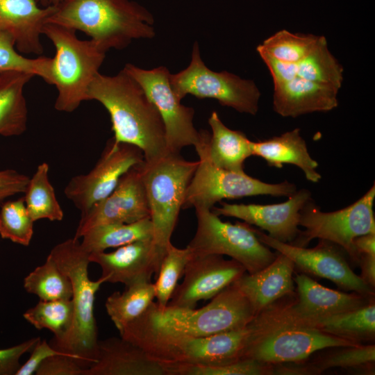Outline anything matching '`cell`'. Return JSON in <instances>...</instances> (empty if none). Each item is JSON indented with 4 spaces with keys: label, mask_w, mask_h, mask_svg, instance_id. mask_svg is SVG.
<instances>
[{
    "label": "cell",
    "mask_w": 375,
    "mask_h": 375,
    "mask_svg": "<svg viewBox=\"0 0 375 375\" xmlns=\"http://www.w3.org/2000/svg\"><path fill=\"white\" fill-rule=\"evenodd\" d=\"M144 161L140 148L128 143L115 142L112 138L94 167L87 174L73 176L64 193L81 213L83 212L109 195L127 171Z\"/></svg>",
    "instance_id": "5bb4252c"
},
{
    "label": "cell",
    "mask_w": 375,
    "mask_h": 375,
    "mask_svg": "<svg viewBox=\"0 0 375 375\" xmlns=\"http://www.w3.org/2000/svg\"><path fill=\"white\" fill-rule=\"evenodd\" d=\"M324 40V36L294 34L283 29L265 40L256 47V51L282 62L297 63L307 57Z\"/></svg>",
    "instance_id": "836d02e7"
},
{
    "label": "cell",
    "mask_w": 375,
    "mask_h": 375,
    "mask_svg": "<svg viewBox=\"0 0 375 375\" xmlns=\"http://www.w3.org/2000/svg\"><path fill=\"white\" fill-rule=\"evenodd\" d=\"M167 375H269L274 365L253 359H240L224 365H176L166 367Z\"/></svg>",
    "instance_id": "f35d334b"
},
{
    "label": "cell",
    "mask_w": 375,
    "mask_h": 375,
    "mask_svg": "<svg viewBox=\"0 0 375 375\" xmlns=\"http://www.w3.org/2000/svg\"><path fill=\"white\" fill-rule=\"evenodd\" d=\"M40 340L39 337L32 338L15 346L0 349V375H15L21 366L20 358L31 351Z\"/></svg>",
    "instance_id": "b9f144b4"
},
{
    "label": "cell",
    "mask_w": 375,
    "mask_h": 375,
    "mask_svg": "<svg viewBox=\"0 0 375 375\" xmlns=\"http://www.w3.org/2000/svg\"><path fill=\"white\" fill-rule=\"evenodd\" d=\"M208 124L212 133L207 152L211 162L226 170L244 172V162L252 156L251 141L244 133L228 128L216 111L211 113Z\"/></svg>",
    "instance_id": "4316f807"
},
{
    "label": "cell",
    "mask_w": 375,
    "mask_h": 375,
    "mask_svg": "<svg viewBox=\"0 0 375 375\" xmlns=\"http://www.w3.org/2000/svg\"><path fill=\"white\" fill-rule=\"evenodd\" d=\"M199 161H188L169 152L140 165L153 226V240L166 251L182 209L188 186Z\"/></svg>",
    "instance_id": "ba28073f"
},
{
    "label": "cell",
    "mask_w": 375,
    "mask_h": 375,
    "mask_svg": "<svg viewBox=\"0 0 375 375\" xmlns=\"http://www.w3.org/2000/svg\"><path fill=\"white\" fill-rule=\"evenodd\" d=\"M192 253L187 247L180 249L170 243L161 262L154 284L155 298L160 307L167 306L178 285V279L183 274L185 266L192 258Z\"/></svg>",
    "instance_id": "8d00e7d4"
},
{
    "label": "cell",
    "mask_w": 375,
    "mask_h": 375,
    "mask_svg": "<svg viewBox=\"0 0 375 375\" xmlns=\"http://www.w3.org/2000/svg\"><path fill=\"white\" fill-rule=\"evenodd\" d=\"M33 76L17 70L0 73V135L18 136L26 131L28 110L24 88Z\"/></svg>",
    "instance_id": "83f0119b"
},
{
    "label": "cell",
    "mask_w": 375,
    "mask_h": 375,
    "mask_svg": "<svg viewBox=\"0 0 375 375\" xmlns=\"http://www.w3.org/2000/svg\"><path fill=\"white\" fill-rule=\"evenodd\" d=\"M311 199L307 189L297 190L283 203L276 204H230L221 203L213 206L212 212L219 216L232 217L256 226L268 232V235L282 242L292 243L300 230V211Z\"/></svg>",
    "instance_id": "ac0fdd59"
},
{
    "label": "cell",
    "mask_w": 375,
    "mask_h": 375,
    "mask_svg": "<svg viewBox=\"0 0 375 375\" xmlns=\"http://www.w3.org/2000/svg\"><path fill=\"white\" fill-rule=\"evenodd\" d=\"M31 352L28 359L24 364L21 365L15 375H32L35 374L41 363L50 356L55 355H68L71 356L66 353L55 349L47 340L41 339Z\"/></svg>",
    "instance_id": "7bdbcfd3"
},
{
    "label": "cell",
    "mask_w": 375,
    "mask_h": 375,
    "mask_svg": "<svg viewBox=\"0 0 375 375\" xmlns=\"http://www.w3.org/2000/svg\"><path fill=\"white\" fill-rule=\"evenodd\" d=\"M33 223L23 197L3 202L0 209V235L3 239L28 246L33 235Z\"/></svg>",
    "instance_id": "74e56055"
},
{
    "label": "cell",
    "mask_w": 375,
    "mask_h": 375,
    "mask_svg": "<svg viewBox=\"0 0 375 375\" xmlns=\"http://www.w3.org/2000/svg\"><path fill=\"white\" fill-rule=\"evenodd\" d=\"M37 3H39L44 7L57 6L66 0H34Z\"/></svg>",
    "instance_id": "7dc6e473"
},
{
    "label": "cell",
    "mask_w": 375,
    "mask_h": 375,
    "mask_svg": "<svg viewBox=\"0 0 375 375\" xmlns=\"http://www.w3.org/2000/svg\"><path fill=\"white\" fill-rule=\"evenodd\" d=\"M74 315L71 299L43 301L28 309L24 318L38 330L48 329L53 339L62 337L69 328Z\"/></svg>",
    "instance_id": "e575fe53"
},
{
    "label": "cell",
    "mask_w": 375,
    "mask_h": 375,
    "mask_svg": "<svg viewBox=\"0 0 375 375\" xmlns=\"http://www.w3.org/2000/svg\"><path fill=\"white\" fill-rule=\"evenodd\" d=\"M141 164L127 171L109 195L81 213L75 238L80 239L97 226L132 223L150 217Z\"/></svg>",
    "instance_id": "2e32d148"
},
{
    "label": "cell",
    "mask_w": 375,
    "mask_h": 375,
    "mask_svg": "<svg viewBox=\"0 0 375 375\" xmlns=\"http://www.w3.org/2000/svg\"><path fill=\"white\" fill-rule=\"evenodd\" d=\"M359 264L361 267L360 278L374 289L375 286V255H360Z\"/></svg>",
    "instance_id": "f6af8a7d"
},
{
    "label": "cell",
    "mask_w": 375,
    "mask_h": 375,
    "mask_svg": "<svg viewBox=\"0 0 375 375\" xmlns=\"http://www.w3.org/2000/svg\"><path fill=\"white\" fill-rule=\"evenodd\" d=\"M302 317L308 324L326 334L358 344L374 340V298L364 306L346 312L321 318Z\"/></svg>",
    "instance_id": "f1b7e54d"
},
{
    "label": "cell",
    "mask_w": 375,
    "mask_h": 375,
    "mask_svg": "<svg viewBox=\"0 0 375 375\" xmlns=\"http://www.w3.org/2000/svg\"><path fill=\"white\" fill-rule=\"evenodd\" d=\"M166 251L160 249L153 238L136 240L119 247L111 252L89 255L90 262L99 265L106 281L125 286L141 279L157 276Z\"/></svg>",
    "instance_id": "d6986e66"
},
{
    "label": "cell",
    "mask_w": 375,
    "mask_h": 375,
    "mask_svg": "<svg viewBox=\"0 0 375 375\" xmlns=\"http://www.w3.org/2000/svg\"><path fill=\"white\" fill-rule=\"evenodd\" d=\"M154 284L141 279L126 286L122 292H115L106 299L105 307L118 331L140 316L153 301Z\"/></svg>",
    "instance_id": "4dcf8cb0"
},
{
    "label": "cell",
    "mask_w": 375,
    "mask_h": 375,
    "mask_svg": "<svg viewBox=\"0 0 375 375\" xmlns=\"http://www.w3.org/2000/svg\"><path fill=\"white\" fill-rule=\"evenodd\" d=\"M85 368L77 359L68 355H55L45 359L36 375H83Z\"/></svg>",
    "instance_id": "60d3db41"
},
{
    "label": "cell",
    "mask_w": 375,
    "mask_h": 375,
    "mask_svg": "<svg viewBox=\"0 0 375 375\" xmlns=\"http://www.w3.org/2000/svg\"><path fill=\"white\" fill-rule=\"evenodd\" d=\"M204 307H160L153 301L135 320L163 331L193 336H208L247 326L256 316L242 292L233 283Z\"/></svg>",
    "instance_id": "52a82bcc"
},
{
    "label": "cell",
    "mask_w": 375,
    "mask_h": 375,
    "mask_svg": "<svg viewBox=\"0 0 375 375\" xmlns=\"http://www.w3.org/2000/svg\"><path fill=\"white\" fill-rule=\"evenodd\" d=\"M295 292L269 305L248 324L240 359L273 365L295 362L324 349L358 345L308 324L292 308Z\"/></svg>",
    "instance_id": "7a4b0ae2"
},
{
    "label": "cell",
    "mask_w": 375,
    "mask_h": 375,
    "mask_svg": "<svg viewBox=\"0 0 375 375\" xmlns=\"http://www.w3.org/2000/svg\"><path fill=\"white\" fill-rule=\"evenodd\" d=\"M81 238L82 247L90 254L153 238V226L150 217L132 223L103 224L90 229Z\"/></svg>",
    "instance_id": "f546056e"
},
{
    "label": "cell",
    "mask_w": 375,
    "mask_h": 375,
    "mask_svg": "<svg viewBox=\"0 0 375 375\" xmlns=\"http://www.w3.org/2000/svg\"><path fill=\"white\" fill-rule=\"evenodd\" d=\"M268 67L273 83L283 82L299 77L334 85L339 89L343 81V68L328 49L324 40L307 57L297 63H285L265 53H258Z\"/></svg>",
    "instance_id": "d4e9b609"
},
{
    "label": "cell",
    "mask_w": 375,
    "mask_h": 375,
    "mask_svg": "<svg viewBox=\"0 0 375 375\" xmlns=\"http://www.w3.org/2000/svg\"><path fill=\"white\" fill-rule=\"evenodd\" d=\"M88 100L99 101L108 112L115 142L138 147L147 162L169 153L160 113L139 83L123 69L115 76L98 72L88 88Z\"/></svg>",
    "instance_id": "6da1fadb"
},
{
    "label": "cell",
    "mask_w": 375,
    "mask_h": 375,
    "mask_svg": "<svg viewBox=\"0 0 375 375\" xmlns=\"http://www.w3.org/2000/svg\"><path fill=\"white\" fill-rule=\"evenodd\" d=\"M339 88L299 77L274 83L273 108L283 117L327 112L338 105Z\"/></svg>",
    "instance_id": "44dd1931"
},
{
    "label": "cell",
    "mask_w": 375,
    "mask_h": 375,
    "mask_svg": "<svg viewBox=\"0 0 375 375\" xmlns=\"http://www.w3.org/2000/svg\"><path fill=\"white\" fill-rule=\"evenodd\" d=\"M340 350L329 352L313 362L301 365L304 374H319L333 367L357 368L372 365L375 361L374 344L340 347Z\"/></svg>",
    "instance_id": "d590c367"
},
{
    "label": "cell",
    "mask_w": 375,
    "mask_h": 375,
    "mask_svg": "<svg viewBox=\"0 0 375 375\" xmlns=\"http://www.w3.org/2000/svg\"><path fill=\"white\" fill-rule=\"evenodd\" d=\"M195 211L197 230L187 246L192 255H226L242 264L249 274L258 272L276 258L259 240L251 225L223 222L210 209Z\"/></svg>",
    "instance_id": "8fae6325"
},
{
    "label": "cell",
    "mask_w": 375,
    "mask_h": 375,
    "mask_svg": "<svg viewBox=\"0 0 375 375\" xmlns=\"http://www.w3.org/2000/svg\"><path fill=\"white\" fill-rule=\"evenodd\" d=\"M51 58H28L15 49V42L8 33L0 30V73L17 70L47 79Z\"/></svg>",
    "instance_id": "ab89813d"
},
{
    "label": "cell",
    "mask_w": 375,
    "mask_h": 375,
    "mask_svg": "<svg viewBox=\"0 0 375 375\" xmlns=\"http://www.w3.org/2000/svg\"><path fill=\"white\" fill-rule=\"evenodd\" d=\"M49 165L40 164L31 176L24 192V202L33 222L47 219L62 221V209L56 197L54 188L49 178Z\"/></svg>",
    "instance_id": "1f68e13d"
},
{
    "label": "cell",
    "mask_w": 375,
    "mask_h": 375,
    "mask_svg": "<svg viewBox=\"0 0 375 375\" xmlns=\"http://www.w3.org/2000/svg\"><path fill=\"white\" fill-rule=\"evenodd\" d=\"M169 82L180 100L192 94L198 99H217L221 105L240 112L255 115L258 110L260 92L255 83L226 71L216 72L208 68L197 42L189 66L177 74H170Z\"/></svg>",
    "instance_id": "7c38bea8"
},
{
    "label": "cell",
    "mask_w": 375,
    "mask_h": 375,
    "mask_svg": "<svg viewBox=\"0 0 375 375\" xmlns=\"http://www.w3.org/2000/svg\"><path fill=\"white\" fill-rule=\"evenodd\" d=\"M359 255H375V233H369L357 237L353 242Z\"/></svg>",
    "instance_id": "bcb514c9"
},
{
    "label": "cell",
    "mask_w": 375,
    "mask_h": 375,
    "mask_svg": "<svg viewBox=\"0 0 375 375\" xmlns=\"http://www.w3.org/2000/svg\"><path fill=\"white\" fill-rule=\"evenodd\" d=\"M83 375H167L165 367L122 337L99 340L96 361Z\"/></svg>",
    "instance_id": "ffe728a7"
},
{
    "label": "cell",
    "mask_w": 375,
    "mask_h": 375,
    "mask_svg": "<svg viewBox=\"0 0 375 375\" xmlns=\"http://www.w3.org/2000/svg\"><path fill=\"white\" fill-rule=\"evenodd\" d=\"M123 70L139 83L162 119L169 152L180 153L187 146H195L201 137L193 123L194 110L183 105L172 90L169 72L163 66L143 69L126 64Z\"/></svg>",
    "instance_id": "4fadbf2b"
},
{
    "label": "cell",
    "mask_w": 375,
    "mask_h": 375,
    "mask_svg": "<svg viewBox=\"0 0 375 375\" xmlns=\"http://www.w3.org/2000/svg\"><path fill=\"white\" fill-rule=\"evenodd\" d=\"M375 186H373L351 205L333 212H322L310 199L300 211V231L297 238L290 244L306 247L313 239L332 242L344 250L350 258L359 263L360 257L354 247V240L360 235L375 233L373 210Z\"/></svg>",
    "instance_id": "30bf717a"
},
{
    "label": "cell",
    "mask_w": 375,
    "mask_h": 375,
    "mask_svg": "<svg viewBox=\"0 0 375 375\" xmlns=\"http://www.w3.org/2000/svg\"><path fill=\"white\" fill-rule=\"evenodd\" d=\"M54 45L46 83L54 85L58 91L55 108L71 112L88 101V90L99 72L106 51L91 39L81 40L76 31L60 24L47 22L42 30Z\"/></svg>",
    "instance_id": "8992f818"
},
{
    "label": "cell",
    "mask_w": 375,
    "mask_h": 375,
    "mask_svg": "<svg viewBox=\"0 0 375 375\" xmlns=\"http://www.w3.org/2000/svg\"><path fill=\"white\" fill-rule=\"evenodd\" d=\"M248 329L247 326L208 336H193L163 331L135 319L119 333L165 368L176 365H224L240 360Z\"/></svg>",
    "instance_id": "277c9868"
},
{
    "label": "cell",
    "mask_w": 375,
    "mask_h": 375,
    "mask_svg": "<svg viewBox=\"0 0 375 375\" xmlns=\"http://www.w3.org/2000/svg\"><path fill=\"white\" fill-rule=\"evenodd\" d=\"M47 22L80 31L101 49H122L133 40L155 36L154 18L130 0H66L56 6Z\"/></svg>",
    "instance_id": "3957f363"
},
{
    "label": "cell",
    "mask_w": 375,
    "mask_h": 375,
    "mask_svg": "<svg viewBox=\"0 0 375 375\" xmlns=\"http://www.w3.org/2000/svg\"><path fill=\"white\" fill-rule=\"evenodd\" d=\"M24 288L43 301L71 299L73 294L69 278L50 255L24 278Z\"/></svg>",
    "instance_id": "d6a6232c"
},
{
    "label": "cell",
    "mask_w": 375,
    "mask_h": 375,
    "mask_svg": "<svg viewBox=\"0 0 375 375\" xmlns=\"http://www.w3.org/2000/svg\"><path fill=\"white\" fill-rule=\"evenodd\" d=\"M294 264L278 252L267 266L253 274L244 273L233 284L251 304L256 315L278 299L295 292Z\"/></svg>",
    "instance_id": "603a6c76"
},
{
    "label": "cell",
    "mask_w": 375,
    "mask_h": 375,
    "mask_svg": "<svg viewBox=\"0 0 375 375\" xmlns=\"http://www.w3.org/2000/svg\"><path fill=\"white\" fill-rule=\"evenodd\" d=\"M56 9L40 8L34 0H0V30L13 37L19 53L40 55L42 27Z\"/></svg>",
    "instance_id": "7402d4cb"
},
{
    "label": "cell",
    "mask_w": 375,
    "mask_h": 375,
    "mask_svg": "<svg viewBox=\"0 0 375 375\" xmlns=\"http://www.w3.org/2000/svg\"><path fill=\"white\" fill-rule=\"evenodd\" d=\"M69 278L73 290L74 315L71 326L60 338L49 344L55 349L75 358L85 367L97 360L98 330L94 314L95 294L106 283L101 276L92 281L88 275L89 255L78 238H69L56 244L49 254Z\"/></svg>",
    "instance_id": "5b68a950"
},
{
    "label": "cell",
    "mask_w": 375,
    "mask_h": 375,
    "mask_svg": "<svg viewBox=\"0 0 375 375\" xmlns=\"http://www.w3.org/2000/svg\"><path fill=\"white\" fill-rule=\"evenodd\" d=\"M247 271L242 264L220 255L194 256L187 263L168 306L195 308L198 301L211 299Z\"/></svg>",
    "instance_id": "e0dca14e"
},
{
    "label": "cell",
    "mask_w": 375,
    "mask_h": 375,
    "mask_svg": "<svg viewBox=\"0 0 375 375\" xmlns=\"http://www.w3.org/2000/svg\"><path fill=\"white\" fill-rule=\"evenodd\" d=\"M253 228L262 243L288 256L306 274L328 279L347 291L374 296V289L353 272L336 244L319 240L316 247L308 249L280 242L258 228Z\"/></svg>",
    "instance_id": "9a60e30c"
},
{
    "label": "cell",
    "mask_w": 375,
    "mask_h": 375,
    "mask_svg": "<svg viewBox=\"0 0 375 375\" xmlns=\"http://www.w3.org/2000/svg\"><path fill=\"white\" fill-rule=\"evenodd\" d=\"M210 133L201 131V137L194 146L199 164L188 186L182 209H210L224 199H232L257 195L290 197L296 185L285 181L268 183L254 178L245 172H235L215 166L210 160L207 145Z\"/></svg>",
    "instance_id": "9c48e42d"
},
{
    "label": "cell",
    "mask_w": 375,
    "mask_h": 375,
    "mask_svg": "<svg viewBox=\"0 0 375 375\" xmlns=\"http://www.w3.org/2000/svg\"><path fill=\"white\" fill-rule=\"evenodd\" d=\"M251 149L252 156L263 158L269 166L281 168L283 164H292L300 168L310 182L317 183L322 178L317 171L318 163L308 153L299 128L265 140L251 141Z\"/></svg>",
    "instance_id": "484cf974"
},
{
    "label": "cell",
    "mask_w": 375,
    "mask_h": 375,
    "mask_svg": "<svg viewBox=\"0 0 375 375\" xmlns=\"http://www.w3.org/2000/svg\"><path fill=\"white\" fill-rule=\"evenodd\" d=\"M29 177L14 169L0 170V204L10 197L24 193Z\"/></svg>",
    "instance_id": "ee69618b"
},
{
    "label": "cell",
    "mask_w": 375,
    "mask_h": 375,
    "mask_svg": "<svg viewBox=\"0 0 375 375\" xmlns=\"http://www.w3.org/2000/svg\"><path fill=\"white\" fill-rule=\"evenodd\" d=\"M297 292L292 306L299 315L321 318L351 311L367 304L374 298L353 292L349 294L326 288L305 274L293 278Z\"/></svg>",
    "instance_id": "cb8c5ba5"
}]
</instances>
